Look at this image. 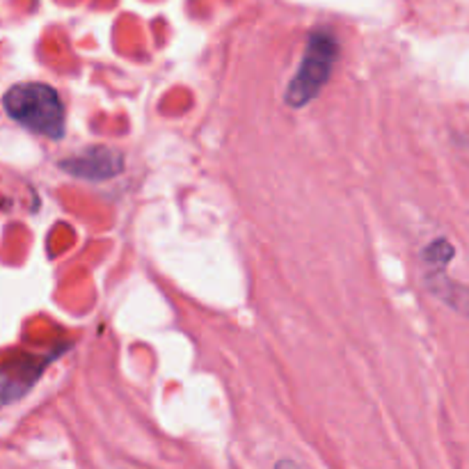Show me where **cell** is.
I'll return each instance as SVG.
<instances>
[{"instance_id": "1", "label": "cell", "mask_w": 469, "mask_h": 469, "mask_svg": "<svg viewBox=\"0 0 469 469\" xmlns=\"http://www.w3.org/2000/svg\"><path fill=\"white\" fill-rule=\"evenodd\" d=\"M7 115L21 126L46 138H60L64 133V106L58 92L44 83H21L14 85L3 99Z\"/></svg>"}, {"instance_id": "2", "label": "cell", "mask_w": 469, "mask_h": 469, "mask_svg": "<svg viewBox=\"0 0 469 469\" xmlns=\"http://www.w3.org/2000/svg\"><path fill=\"white\" fill-rule=\"evenodd\" d=\"M336 39L330 32H314L307 42V51L300 62L298 71L287 87V103L291 108H303L319 96L320 87L326 85L336 62Z\"/></svg>"}, {"instance_id": "3", "label": "cell", "mask_w": 469, "mask_h": 469, "mask_svg": "<svg viewBox=\"0 0 469 469\" xmlns=\"http://www.w3.org/2000/svg\"><path fill=\"white\" fill-rule=\"evenodd\" d=\"M60 167L80 179L103 182L124 170V158L117 150H110V147H90V150L80 151L78 156L62 160Z\"/></svg>"}, {"instance_id": "4", "label": "cell", "mask_w": 469, "mask_h": 469, "mask_svg": "<svg viewBox=\"0 0 469 469\" xmlns=\"http://www.w3.org/2000/svg\"><path fill=\"white\" fill-rule=\"evenodd\" d=\"M451 256H454V247L449 246L447 240H435V243L428 246L426 252H424V259H426L431 266L438 268H442L444 263L451 262Z\"/></svg>"}, {"instance_id": "5", "label": "cell", "mask_w": 469, "mask_h": 469, "mask_svg": "<svg viewBox=\"0 0 469 469\" xmlns=\"http://www.w3.org/2000/svg\"><path fill=\"white\" fill-rule=\"evenodd\" d=\"M275 469H303V467H298V465L291 463V460H282V463H278V467Z\"/></svg>"}]
</instances>
